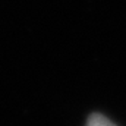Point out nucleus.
Masks as SVG:
<instances>
[{"label": "nucleus", "mask_w": 126, "mask_h": 126, "mask_svg": "<svg viewBox=\"0 0 126 126\" xmlns=\"http://www.w3.org/2000/svg\"><path fill=\"white\" fill-rule=\"evenodd\" d=\"M87 126H116L114 123H111L109 119H106L101 114H93L88 120Z\"/></svg>", "instance_id": "obj_1"}]
</instances>
